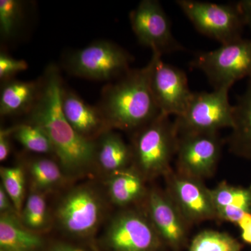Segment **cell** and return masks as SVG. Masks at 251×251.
Returning a JSON list of instances; mask_svg holds the SVG:
<instances>
[{
  "label": "cell",
  "instance_id": "1",
  "mask_svg": "<svg viewBox=\"0 0 251 251\" xmlns=\"http://www.w3.org/2000/svg\"><path fill=\"white\" fill-rule=\"evenodd\" d=\"M40 92L34 106L25 115V122L39 126L49 137L54 156L67 177H77L96 166L95 142L80 136L63 113L60 92L63 80L55 64L44 71Z\"/></svg>",
  "mask_w": 251,
  "mask_h": 251
},
{
  "label": "cell",
  "instance_id": "2",
  "mask_svg": "<svg viewBox=\"0 0 251 251\" xmlns=\"http://www.w3.org/2000/svg\"><path fill=\"white\" fill-rule=\"evenodd\" d=\"M151 62L103 87L98 107L112 129L135 133L160 115L151 92Z\"/></svg>",
  "mask_w": 251,
  "mask_h": 251
},
{
  "label": "cell",
  "instance_id": "3",
  "mask_svg": "<svg viewBox=\"0 0 251 251\" xmlns=\"http://www.w3.org/2000/svg\"><path fill=\"white\" fill-rule=\"evenodd\" d=\"M178 134L174 122L160 114L152 121L133 133L130 145L133 166L145 181L151 180L172 171L171 162L176 154Z\"/></svg>",
  "mask_w": 251,
  "mask_h": 251
},
{
  "label": "cell",
  "instance_id": "4",
  "mask_svg": "<svg viewBox=\"0 0 251 251\" xmlns=\"http://www.w3.org/2000/svg\"><path fill=\"white\" fill-rule=\"evenodd\" d=\"M133 60L128 51L115 43L99 40L68 54L64 66L74 76L110 82L128 72Z\"/></svg>",
  "mask_w": 251,
  "mask_h": 251
},
{
  "label": "cell",
  "instance_id": "5",
  "mask_svg": "<svg viewBox=\"0 0 251 251\" xmlns=\"http://www.w3.org/2000/svg\"><path fill=\"white\" fill-rule=\"evenodd\" d=\"M105 204L96 188L83 184L69 190L54 211L59 228L70 237L87 239L97 232L103 220Z\"/></svg>",
  "mask_w": 251,
  "mask_h": 251
},
{
  "label": "cell",
  "instance_id": "6",
  "mask_svg": "<svg viewBox=\"0 0 251 251\" xmlns=\"http://www.w3.org/2000/svg\"><path fill=\"white\" fill-rule=\"evenodd\" d=\"M190 66L204 73L214 90L230 89L237 81L251 77V38L198 52Z\"/></svg>",
  "mask_w": 251,
  "mask_h": 251
},
{
  "label": "cell",
  "instance_id": "7",
  "mask_svg": "<svg viewBox=\"0 0 251 251\" xmlns=\"http://www.w3.org/2000/svg\"><path fill=\"white\" fill-rule=\"evenodd\" d=\"M229 90L193 92L186 110L174 121L178 135L216 133L221 128H232L234 106L229 101Z\"/></svg>",
  "mask_w": 251,
  "mask_h": 251
},
{
  "label": "cell",
  "instance_id": "8",
  "mask_svg": "<svg viewBox=\"0 0 251 251\" xmlns=\"http://www.w3.org/2000/svg\"><path fill=\"white\" fill-rule=\"evenodd\" d=\"M176 3L199 32L219 41L221 45L243 38L247 25L237 2L226 4L178 0Z\"/></svg>",
  "mask_w": 251,
  "mask_h": 251
},
{
  "label": "cell",
  "instance_id": "9",
  "mask_svg": "<svg viewBox=\"0 0 251 251\" xmlns=\"http://www.w3.org/2000/svg\"><path fill=\"white\" fill-rule=\"evenodd\" d=\"M103 240L110 251H159L165 245L148 214L132 209L112 218Z\"/></svg>",
  "mask_w": 251,
  "mask_h": 251
},
{
  "label": "cell",
  "instance_id": "10",
  "mask_svg": "<svg viewBox=\"0 0 251 251\" xmlns=\"http://www.w3.org/2000/svg\"><path fill=\"white\" fill-rule=\"evenodd\" d=\"M132 29L141 45L153 53L162 54L184 50L172 33L169 18L157 0H143L129 14Z\"/></svg>",
  "mask_w": 251,
  "mask_h": 251
},
{
  "label": "cell",
  "instance_id": "11",
  "mask_svg": "<svg viewBox=\"0 0 251 251\" xmlns=\"http://www.w3.org/2000/svg\"><path fill=\"white\" fill-rule=\"evenodd\" d=\"M151 92L160 112L170 116L184 113L192 97L184 71L162 61L161 55L152 52Z\"/></svg>",
  "mask_w": 251,
  "mask_h": 251
},
{
  "label": "cell",
  "instance_id": "12",
  "mask_svg": "<svg viewBox=\"0 0 251 251\" xmlns=\"http://www.w3.org/2000/svg\"><path fill=\"white\" fill-rule=\"evenodd\" d=\"M221 150L218 132L178 135L177 172L201 180L210 177L216 171Z\"/></svg>",
  "mask_w": 251,
  "mask_h": 251
},
{
  "label": "cell",
  "instance_id": "13",
  "mask_svg": "<svg viewBox=\"0 0 251 251\" xmlns=\"http://www.w3.org/2000/svg\"><path fill=\"white\" fill-rule=\"evenodd\" d=\"M167 193L190 226L216 219L211 190L203 180L176 171L166 175Z\"/></svg>",
  "mask_w": 251,
  "mask_h": 251
},
{
  "label": "cell",
  "instance_id": "14",
  "mask_svg": "<svg viewBox=\"0 0 251 251\" xmlns=\"http://www.w3.org/2000/svg\"><path fill=\"white\" fill-rule=\"evenodd\" d=\"M147 214L165 245L174 251L184 249L190 225L167 191L151 188L146 197Z\"/></svg>",
  "mask_w": 251,
  "mask_h": 251
},
{
  "label": "cell",
  "instance_id": "15",
  "mask_svg": "<svg viewBox=\"0 0 251 251\" xmlns=\"http://www.w3.org/2000/svg\"><path fill=\"white\" fill-rule=\"evenodd\" d=\"M60 100L64 117L84 139L95 142L105 132L112 129L98 105L86 103L64 83L61 88Z\"/></svg>",
  "mask_w": 251,
  "mask_h": 251
},
{
  "label": "cell",
  "instance_id": "16",
  "mask_svg": "<svg viewBox=\"0 0 251 251\" xmlns=\"http://www.w3.org/2000/svg\"><path fill=\"white\" fill-rule=\"evenodd\" d=\"M216 219L237 224L251 212V186H234L222 181L211 190Z\"/></svg>",
  "mask_w": 251,
  "mask_h": 251
},
{
  "label": "cell",
  "instance_id": "17",
  "mask_svg": "<svg viewBox=\"0 0 251 251\" xmlns=\"http://www.w3.org/2000/svg\"><path fill=\"white\" fill-rule=\"evenodd\" d=\"M145 179L132 165L108 175L107 192L110 201L120 208H127L145 199L148 191Z\"/></svg>",
  "mask_w": 251,
  "mask_h": 251
},
{
  "label": "cell",
  "instance_id": "18",
  "mask_svg": "<svg viewBox=\"0 0 251 251\" xmlns=\"http://www.w3.org/2000/svg\"><path fill=\"white\" fill-rule=\"evenodd\" d=\"M40 79L13 80L1 83L0 115L1 117L26 115L35 104L40 92Z\"/></svg>",
  "mask_w": 251,
  "mask_h": 251
},
{
  "label": "cell",
  "instance_id": "19",
  "mask_svg": "<svg viewBox=\"0 0 251 251\" xmlns=\"http://www.w3.org/2000/svg\"><path fill=\"white\" fill-rule=\"evenodd\" d=\"M95 163L110 175L132 166L131 147L113 129L105 132L95 141Z\"/></svg>",
  "mask_w": 251,
  "mask_h": 251
},
{
  "label": "cell",
  "instance_id": "20",
  "mask_svg": "<svg viewBox=\"0 0 251 251\" xmlns=\"http://www.w3.org/2000/svg\"><path fill=\"white\" fill-rule=\"evenodd\" d=\"M234 106V125L227 143L231 152L251 161V77Z\"/></svg>",
  "mask_w": 251,
  "mask_h": 251
},
{
  "label": "cell",
  "instance_id": "21",
  "mask_svg": "<svg viewBox=\"0 0 251 251\" xmlns=\"http://www.w3.org/2000/svg\"><path fill=\"white\" fill-rule=\"evenodd\" d=\"M45 242L40 234L26 228L19 216H0V249L6 251H42Z\"/></svg>",
  "mask_w": 251,
  "mask_h": 251
},
{
  "label": "cell",
  "instance_id": "22",
  "mask_svg": "<svg viewBox=\"0 0 251 251\" xmlns=\"http://www.w3.org/2000/svg\"><path fill=\"white\" fill-rule=\"evenodd\" d=\"M31 191L48 193L62 186L67 179L58 161L45 156L29 158L26 164Z\"/></svg>",
  "mask_w": 251,
  "mask_h": 251
},
{
  "label": "cell",
  "instance_id": "23",
  "mask_svg": "<svg viewBox=\"0 0 251 251\" xmlns=\"http://www.w3.org/2000/svg\"><path fill=\"white\" fill-rule=\"evenodd\" d=\"M19 217L23 226L32 232L39 234L48 229L50 224V215L45 194L31 191Z\"/></svg>",
  "mask_w": 251,
  "mask_h": 251
},
{
  "label": "cell",
  "instance_id": "24",
  "mask_svg": "<svg viewBox=\"0 0 251 251\" xmlns=\"http://www.w3.org/2000/svg\"><path fill=\"white\" fill-rule=\"evenodd\" d=\"M27 3L21 0L0 1V36L4 41L13 40L22 30Z\"/></svg>",
  "mask_w": 251,
  "mask_h": 251
},
{
  "label": "cell",
  "instance_id": "25",
  "mask_svg": "<svg viewBox=\"0 0 251 251\" xmlns=\"http://www.w3.org/2000/svg\"><path fill=\"white\" fill-rule=\"evenodd\" d=\"M13 138L28 151L37 154L54 155L49 137L37 126L26 122L14 126Z\"/></svg>",
  "mask_w": 251,
  "mask_h": 251
},
{
  "label": "cell",
  "instance_id": "26",
  "mask_svg": "<svg viewBox=\"0 0 251 251\" xmlns=\"http://www.w3.org/2000/svg\"><path fill=\"white\" fill-rule=\"evenodd\" d=\"M242 249L243 244L230 234L208 229L194 237L188 251H242Z\"/></svg>",
  "mask_w": 251,
  "mask_h": 251
},
{
  "label": "cell",
  "instance_id": "27",
  "mask_svg": "<svg viewBox=\"0 0 251 251\" xmlns=\"http://www.w3.org/2000/svg\"><path fill=\"white\" fill-rule=\"evenodd\" d=\"M25 168L21 165L1 167V185L9 195L20 216L24 206L25 196Z\"/></svg>",
  "mask_w": 251,
  "mask_h": 251
},
{
  "label": "cell",
  "instance_id": "28",
  "mask_svg": "<svg viewBox=\"0 0 251 251\" xmlns=\"http://www.w3.org/2000/svg\"><path fill=\"white\" fill-rule=\"evenodd\" d=\"M28 69L25 60L11 57L4 50L0 52V80L1 83L13 80L18 73L25 72Z\"/></svg>",
  "mask_w": 251,
  "mask_h": 251
},
{
  "label": "cell",
  "instance_id": "29",
  "mask_svg": "<svg viewBox=\"0 0 251 251\" xmlns=\"http://www.w3.org/2000/svg\"><path fill=\"white\" fill-rule=\"evenodd\" d=\"M13 138V126L1 128L0 130V161H6L12 150L11 138Z\"/></svg>",
  "mask_w": 251,
  "mask_h": 251
},
{
  "label": "cell",
  "instance_id": "30",
  "mask_svg": "<svg viewBox=\"0 0 251 251\" xmlns=\"http://www.w3.org/2000/svg\"><path fill=\"white\" fill-rule=\"evenodd\" d=\"M243 242L251 246V212L247 213L237 224Z\"/></svg>",
  "mask_w": 251,
  "mask_h": 251
},
{
  "label": "cell",
  "instance_id": "31",
  "mask_svg": "<svg viewBox=\"0 0 251 251\" xmlns=\"http://www.w3.org/2000/svg\"><path fill=\"white\" fill-rule=\"evenodd\" d=\"M0 212L1 214H14L18 215L14 203L1 185H0Z\"/></svg>",
  "mask_w": 251,
  "mask_h": 251
},
{
  "label": "cell",
  "instance_id": "32",
  "mask_svg": "<svg viewBox=\"0 0 251 251\" xmlns=\"http://www.w3.org/2000/svg\"><path fill=\"white\" fill-rule=\"evenodd\" d=\"M237 4L244 16L246 25L251 31V0H242L238 1Z\"/></svg>",
  "mask_w": 251,
  "mask_h": 251
},
{
  "label": "cell",
  "instance_id": "33",
  "mask_svg": "<svg viewBox=\"0 0 251 251\" xmlns=\"http://www.w3.org/2000/svg\"><path fill=\"white\" fill-rule=\"evenodd\" d=\"M49 251H67L66 249L64 243L57 242L55 244H52L50 247L49 248Z\"/></svg>",
  "mask_w": 251,
  "mask_h": 251
},
{
  "label": "cell",
  "instance_id": "34",
  "mask_svg": "<svg viewBox=\"0 0 251 251\" xmlns=\"http://www.w3.org/2000/svg\"><path fill=\"white\" fill-rule=\"evenodd\" d=\"M64 246H65L67 251H87L85 249H82V248L73 245V244H67V243H64Z\"/></svg>",
  "mask_w": 251,
  "mask_h": 251
},
{
  "label": "cell",
  "instance_id": "35",
  "mask_svg": "<svg viewBox=\"0 0 251 251\" xmlns=\"http://www.w3.org/2000/svg\"><path fill=\"white\" fill-rule=\"evenodd\" d=\"M0 251H6L2 250V249H0Z\"/></svg>",
  "mask_w": 251,
  "mask_h": 251
}]
</instances>
